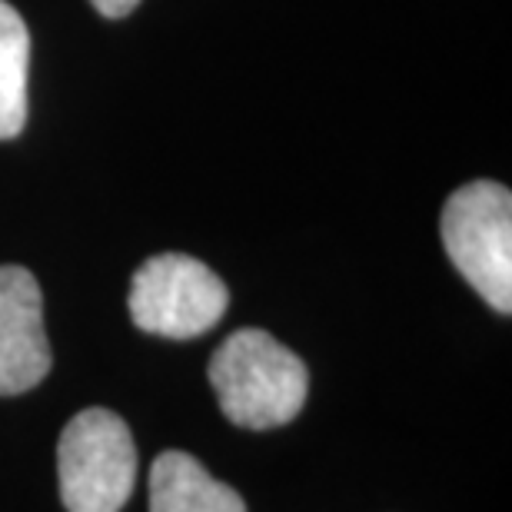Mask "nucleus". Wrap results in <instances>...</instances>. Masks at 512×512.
<instances>
[{
	"mask_svg": "<svg viewBox=\"0 0 512 512\" xmlns=\"http://www.w3.org/2000/svg\"><path fill=\"white\" fill-rule=\"evenodd\" d=\"M210 386L223 416L240 429H276L300 416L310 393L306 363L266 330H237L210 360Z\"/></svg>",
	"mask_w": 512,
	"mask_h": 512,
	"instance_id": "obj_1",
	"label": "nucleus"
},
{
	"mask_svg": "<svg viewBox=\"0 0 512 512\" xmlns=\"http://www.w3.org/2000/svg\"><path fill=\"white\" fill-rule=\"evenodd\" d=\"M443 247L463 280L493 306L512 310V193L496 180L463 183L446 200Z\"/></svg>",
	"mask_w": 512,
	"mask_h": 512,
	"instance_id": "obj_2",
	"label": "nucleus"
},
{
	"mask_svg": "<svg viewBox=\"0 0 512 512\" xmlns=\"http://www.w3.org/2000/svg\"><path fill=\"white\" fill-rule=\"evenodd\" d=\"M57 479L67 512H120L137 479V446L114 409H84L60 433Z\"/></svg>",
	"mask_w": 512,
	"mask_h": 512,
	"instance_id": "obj_3",
	"label": "nucleus"
},
{
	"mask_svg": "<svg viewBox=\"0 0 512 512\" xmlns=\"http://www.w3.org/2000/svg\"><path fill=\"white\" fill-rule=\"evenodd\" d=\"M127 303L143 333L193 340L223 320L230 290L207 263L187 253H160L133 273Z\"/></svg>",
	"mask_w": 512,
	"mask_h": 512,
	"instance_id": "obj_4",
	"label": "nucleus"
},
{
	"mask_svg": "<svg viewBox=\"0 0 512 512\" xmlns=\"http://www.w3.org/2000/svg\"><path fill=\"white\" fill-rule=\"evenodd\" d=\"M50 363L37 276L24 266H0V396L40 386Z\"/></svg>",
	"mask_w": 512,
	"mask_h": 512,
	"instance_id": "obj_5",
	"label": "nucleus"
},
{
	"mask_svg": "<svg viewBox=\"0 0 512 512\" xmlns=\"http://www.w3.org/2000/svg\"><path fill=\"white\" fill-rule=\"evenodd\" d=\"M150 512H247V503L197 456L163 449L150 466Z\"/></svg>",
	"mask_w": 512,
	"mask_h": 512,
	"instance_id": "obj_6",
	"label": "nucleus"
},
{
	"mask_svg": "<svg viewBox=\"0 0 512 512\" xmlns=\"http://www.w3.org/2000/svg\"><path fill=\"white\" fill-rule=\"evenodd\" d=\"M27 64V24L7 0H0V140H14L27 124Z\"/></svg>",
	"mask_w": 512,
	"mask_h": 512,
	"instance_id": "obj_7",
	"label": "nucleus"
},
{
	"mask_svg": "<svg viewBox=\"0 0 512 512\" xmlns=\"http://www.w3.org/2000/svg\"><path fill=\"white\" fill-rule=\"evenodd\" d=\"M90 4L97 7V14H104L107 20H120L133 14V10L140 7V0H90Z\"/></svg>",
	"mask_w": 512,
	"mask_h": 512,
	"instance_id": "obj_8",
	"label": "nucleus"
}]
</instances>
